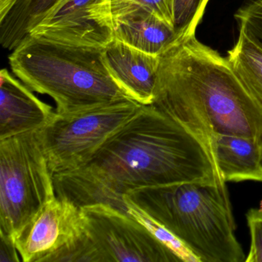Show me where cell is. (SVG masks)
<instances>
[{
    "mask_svg": "<svg viewBox=\"0 0 262 262\" xmlns=\"http://www.w3.org/2000/svg\"><path fill=\"white\" fill-rule=\"evenodd\" d=\"M221 182L199 139L152 105H142L86 163L54 174L58 197L79 207L102 203L125 212L124 196L138 188Z\"/></svg>",
    "mask_w": 262,
    "mask_h": 262,
    "instance_id": "obj_1",
    "label": "cell"
},
{
    "mask_svg": "<svg viewBox=\"0 0 262 262\" xmlns=\"http://www.w3.org/2000/svg\"><path fill=\"white\" fill-rule=\"evenodd\" d=\"M195 32L176 35L160 55L151 105L197 138L213 162L217 135L252 138L262 144V108L228 58L200 42Z\"/></svg>",
    "mask_w": 262,
    "mask_h": 262,
    "instance_id": "obj_2",
    "label": "cell"
},
{
    "mask_svg": "<svg viewBox=\"0 0 262 262\" xmlns=\"http://www.w3.org/2000/svg\"><path fill=\"white\" fill-rule=\"evenodd\" d=\"M124 197L179 238L199 262H242L226 182L145 187Z\"/></svg>",
    "mask_w": 262,
    "mask_h": 262,
    "instance_id": "obj_3",
    "label": "cell"
},
{
    "mask_svg": "<svg viewBox=\"0 0 262 262\" xmlns=\"http://www.w3.org/2000/svg\"><path fill=\"white\" fill-rule=\"evenodd\" d=\"M102 49L27 36L9 56L13 74L32 91L50 96L57 113H70L128 97L110 76Z\"/></svg>",
    "mask_w": 262,
    "mask_h": 262,
    "instance_id": "obj_4",
    "label": "cell"
},
{
    "mask_svg": "<svg viewBox=\"0 0 262 262\" xmlns=\"http://www.w3.org/2000/svg\"><path fill=\"white\" fill-rule=\"evenodd\" d=\"M38 130L0 139V234L14 241L56 197Z\"/></svg>",
    "mask_w": 262,
    "mask_h": 262,
    "instance_id": "obj_5",
    "label": "cell"
},
{
    "mask_svg": "<svg viewBox=\"0 0 262 262\" xmlns=\"http://www.w3.org/2000/svg\"><path fill=\"white\" fill-rule=\"evenodd\" d=\"M81 208L86 216V231L58 251L53 261H181L128 213L102 203Z\"/></svg>",
    "mask_w": 262,
    "mask_h": 262,
    "instance_id": "obj_6",
    "label": "cell"
},
{
    "mask_svg": "<svg viewBox=\"0 0 262 262\" xmlns=\"http://www.w3.org/2000/svg\"><path fill=\"white\" fill-rule=\"evenodd\" d=\"M142 107L134 99H124L73 113L56 112L38 130L52 172L71 171L86 163Z\"/></svg>",
    "mask_w": 262,
    "mask_h": 262,
    "instance_id": "obj_7",
    "label": "cell"
},
{
    "mask_svg": "<svg viewBox=\"0 0 262 262\" xmlns=\"http://www.w3.org/2000/svg\"><path fill=\"white\" fill-rule=\"evenodd\" d=\"M111 5L112 0H59L28 36L65 45L104 48L115 39Z\"/></svg>",
    "mask_w": 262,
    "mask_h": 262,
    "instance_id": "obj_8",
    "label": "cell"
},
{
    "mask_svg": "<svg viewBox=\"0 0 262 262\" xmlns=\"http://www.w3.org/2000/svg\"><path fill=\"white\" fill-rule=\"evenodd\" d=\"M81 207L56 196L21 230L15 244L24 262H46L52 254L79 238L86 231Z\"/></svg>",
    "mask_w": 262,
    "mask_h": 262,
    "instance_id": "obj_9",
    "label": "cell"
},
{
    "mask_svg": "<svg viewBox=\"0 0 262 262\" xmlns=\"http://www.w3.org/2000/svg\"><path fill=\"white\" fill-rule=\"evenodd\" d=\"M102 59L110 76L128 97L142 105L152 104L160 56L114 39L102 49Z\"/></svg>",
    "mask_w": 262,
    "mask_h": 262,
    "instance_id": "obj_10",
    "label": "cell"
},
{
    "mask_svg": "<svg viewBox=\"0 0 262 262\" xmlns=\"http://www.w3.org/2000/svg\"><path fill=\"white\" fill-rule=\"evenodd\" d=\"M56 114L53 107L7 69L0 72V139L36 131Z\"/></svg>",
    "mask_w": 262,
    "mask_h": 262,
    "instance_id": "obj_11",
    "label": "cell"
},
{
    "mask_svg": "<svg viewBox=\"0 0 262 262\" xmlns=\"http://www.w3.org/2000/svg\"><path fill=\"white\" fill-rule=\"evenodd\" d=\"M212 159L224 182H262L261 144L252 138L217 135Z\"/></svg>",
    "mask_w": 262,
    "mask_h": 262,
    "instance_id": "obj_12",
    "label": "cell"
},
{
    "mask_svg": "<svg viewBox=\"0 0 262 262\" xmlns=\"http://www.w3.org/2000/svg\"><path fill=\"white\" fill-rule=\"evenodd\" d=\"M227 58L250 96L262 108V42L243 23H239L238 38Z\"/></svg>",
    "mask_w": 262,
    "mask_h": 262,
    "instance_id": "obj_13",
    "label": "cell"
},
{
    "mask_svg": "<svg viewBox=\"0 0 262 262\" xmlns=\"http://www.w3.org/2000/svg\"><path fill=\"white\" fill-rule=\"evenodd\" d=\"M114 27L115 39L156 56L176 37L173 27L152 15L115 23Z\"/></svg>",
    "mask_w": 262,
    "mask_h": 262,
    "instance_id": "obj_14",
    "label": "cell"
},
{
    "mask_svg": "<svg viewBox=\"0 0 262 262\" xmlns=\"http://www.w3.org/2000/svg\"><path fill=\"white\" fill-rule=\"evenodd\" d=\"M59 0H19L2 19H0L1 44L13 50L30 32L40 22L44 15Z\"/></svg>",
    "mask_w": 262,
    "mask_h": 262,
    "instance_id": "obj_15",
    "label": "cell"
},
{
    "mask_svg": "<svg viewBox=\"0 0 262 262\" xmlns=\"http://www.w3.org/2000/svg\"><path fill=\"white\" fill-rule=\"evenodd\" d=\"M111 8L114 24L152 15L174 29L173 0H112Z\"/></svg>",
    "mask_w": 262,
    "mask_h": 262,
    "instance_id": "obj_16",
    "label": "cell"
},
{
    "mask_svg": "<svg viewBox=\"0 0 262 262\" xmlns=\"http://www.w3.org/2000/svg\"><path fill=\"white\" fill-rule=\"evenodd\" d=\"M123 201L126 212L144 225L159 242L172 251L181 261L199 262L198 257L163 225H161L126 198L123 197Z\"/></svg>",
    "mask_w": 262,
    "mask_h": 262,
    "instance_id": "obj_17",
    "label": "cell"
},
{
    "mask_svg": "<svg viewBox=\"0 0 262 262\" xmlns=\"http://www.w3.org/2000/svg\"><path fill=\"white\" fill-rule=\"evenodd\" d=\"M207 5L206 0H173V16L176 35L185 30L196 31Z\"/></svg>",
    "mask_w": 262,
    "mask_h": 262,
    "instance_id": "obj_18",
    "label": "cell"
},
{
    "mask_svg": "<svg viewBox=\"0 0 262 262\" xmlns=\"http://www.w3.org/2000/svg\"><path fill=\"white\" fill-rule=\"evenodd\" d=\"M251 234V247L245 261L262 262V211L251 208L246 214Z\"/></svg>",
    "mask_w": 262,
    "mask_h": 262,
    "instance_id": "obj_19",
    "label": "cell"
},
{
    "mask_svg": "<svg viewBox=\"0 0 262 262\" xmlns=\"http://www.w3.org/2000/svg\"><path fill=\"white\" fill-rule=\"evenodd\" d=\"M19 255L15 241L0 234V262L19 261Z\"/></svg>",
    "mask_w": 262,
    "mask_h": 262,
    "instance_id": "obj_20",
    "label": "cell"
},
{
    "mask_svg": "<svg viewBox=\"0 0 262 262\" xmlns=\"http://www.w3.org/2000/svg\"><path fill=\"white\" fill-rule=\"evenodd\" d=\"M259 209L260 210V211H262V200L260 201V208H259Z\"/></svg>",
    "mask_w": 262,
    "mask_h": 262,
    "instance_id": "obj_21",
    "label": "cell"
},
{
    "mask_svg": "<svg viewBox=\"0 0 262 262\" xmlns=\"http://www.w3.org/2000/svg\"><path fill=\"white\" fill-rule=\"evenodd\" d=\"M261 165H262V144H261Z\"/></svg>",
    "mask_w": 262,
    "mask_h": 262,
    "instance_id": "obj_22",
    "label": "cell"
},
{
    "mask_svg": "<svg viewBox=\"0 0 262 262\" xmlns=\"http://www.w3.org/2000/svg\"><path fill=\"white\" fill-rule=\"evenodd\" d=\"M208 1H209V0H206L207 4H208Z\"/></svg>",
    "mask_w": 262,
    "mask_h": 262,
    "instance_id": "obj_23",
    "label": "cell"
}]
</instances>
